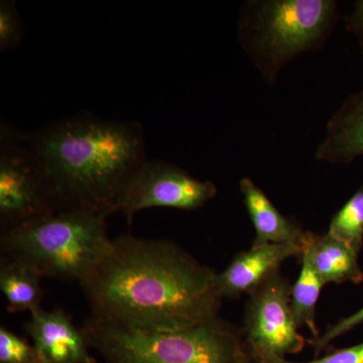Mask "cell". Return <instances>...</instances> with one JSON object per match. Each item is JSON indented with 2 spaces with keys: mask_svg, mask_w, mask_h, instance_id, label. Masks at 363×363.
Instances as JSON below:
<instances>
[{
  "mask_svg": "<svg viewBox=\"0 0 363 363\" xmlns=\"http://www.w3.org/2000/svg\"><path fill=\"white\" fill-rule=\"evenodd\" d=\"M262 363H363V342L352 347L335 350L326 357L312 362H292L286 358H271Z\"/></svg>",
  "mask_w": 363,
  "mask_h": 363,
  "instance_id": "ffe728a7",
  "label": "cell"
},
{
  "mask_svg": "<svg viewBox=\"0 0 363 363\" xmlns=\"http://www.w3.org/2000/svg\"><path fill=\"white\" fill-rule=\"evenodd\" d=\"M81 329L105 363H255L240 331L218 317L179 330H143L91 316Z\"/></svg>",
  "mask_w": 363,
  "mask_h": 363,
  "instance_id": "3957f363",
  "label": "cell"
},
{
  "mask_svg": "<svg viewBox=\"0 0 363 363\" xmlns=\"http://www.w3.org/2000/svg\"><path fill=\"white\" fill-rule=\"evenodd\" d=\"M328 233L359 255L363 247V186L334 215Z\"/></svg>",
  "mask_w": 363,
  "mask_h": 363,
  "instance_id": "2e32d148",
  "label": "cell"
},
{
  "mask_svg": "<svg viewBox=\"0 0 363 363\" xmlns=\"http://www.w3.org/2000/svg\"><path fill=\"white\" fill-rule=\"evenodd\" d=\"M303 245L298 243H271L252 247L238 253L223 272H216L214 291L219 298H240L255 292L285 260L301 257Z\"/></svg>",
  "mask_w": 363,
  "mask_h": 363,
  "instance_id": "30bf717a",
  "label": "cell"
},
{
  "mask_svg": "<svg viewBox=\"0 0 363 363\" xmlns=\"http://www.w3.org/2000/svg\"><path fill=\"white\" fill-rule=\"evenodd\" d=\"M26 133L0 125V233L56 213Z\"/></svg>",
  "mask_w": 363,
  "mask_h": 363,
  "instance_id": "8992f818",
  "label": "cell"
},
{
  "mask_svg": "<svg viewBox=\"0 0 363 363\" xmlns=\"http://www.w3.org/2000/svg\"><path fill=\"white\" fill-rule=\"evenodd\" d=\"M347 30L357 37L363 54V0L353 4L352 11L345 18Z\"/></svg>",
  "mask_w": 363,
  "mask_h": 363,
  "instance_id": "44dd1931",
  "label": "cell"
},
{
  "mask_svg": "<svg viewBox=\"0 0 363 363\" xmlns=\"http://www.w3.org/2000/svg\"><path fill=\"white\" fill-rule=\"evenodd\" d=\"M334 0H252L241 7L238 39L267 82L304 52L319 50L337 23Z\"/></svg>",
  "mask_w": 363,
  "mask_h": 363,
  "instance_id": "277c9868",
  "label": "cell"
},
{
  "mask_svg": "<svg viewBox=\"0 0 363 363\" xmlns=\"http://www.w3.org/2000/svg\"><path fill=\"white\" fill-rule=\"evenodd\" d=\"M302 267L295 285L292 286L291 306L298 328L305 326L311 331L313 337H319L316 326V306L320 294L325 286L323 281L313 267L307 252L303 250Z\"/></svg>",
  "mask_w": 363,
  "mask_h": 363,
  "instance_id": "9a60e30c",
  "label": "cell"
},
{
  "mask_svg": "<svg viewBox=\"0 0 363 363\" xmlns=\"http://www.w3.org/2000/svg\"><path fill=\"white\" fill-rule=\"evenodd\" d=\"M240 188L247 213L255 227V238L252 247L271 243L302 245L306 231L297 222L284 216L252 179H241Z\"/></svg>",
  "mask_w": 363,
  "mask_h": 363,
  "instance_id": "7c38bea8",
  "label": "cell"
},
{
  "mask_svg": "<svg viewBox=\"0 0 363 363\" xmlns=\"http://www.w3.org/2000/svg\"><path fill=\"white\" fill-rule=\"evenodd\" d=\"M363 156V90L344 101L327 123L326 136L316 159L330 164H350Z\"/></svg>",
  "mask_w": 363,
  "mask_h": 363,
  "instance_id": "8fae6325",
  "label": "cell"
},
{
  "mask_svg": "<svg viewBox=\"0 0 363 363\" xmlns=\"http://www.w3.org/2000/svg\"><path fill=\"white\" fill-rule=\"evenodd\" d=\"M26 135L57 212L104 218L121 212L131 179L147 160L143 125L135 121L83 113Z\"/></svg>",
  "mask_w": 363,
  "mask_h": 363,
  "instance_id": "7a4b0ae2",
  "label": "cell"
},
{
  "mask_svg": "<svg viewBox=\"0 0 363 363\" xmlns=\"http://www.w3.org/2000/svg\"><path fill=\"white\" fill-rule=\"evenodd\" d=\"M215 274L173 241L123 234L79 285L92 317L143 330H179L218 317Z\"/></svg>",
  "mask_w": 363,
  "mask_h": 363,
  "instance_id": "6da1fadb",
  "label": "cell"
},
{
  "mask_svg": "<svg viewBox=\"0 0 363 363\" xmlns=\"http://www.w3.org/2000/svg\"><path fill=\"white\" fill-rule=\"evenodd\" d=\"M0 363H42L35 346L6 327H0Z\"/></svg>",
  "mask_w": 363,
  "mask_h": 363,
  "instance_id": "e0dca14e",
  "label": "cell"
},
{
  "mask_svg": "<svg viewBox=\"0 0 363 363\" xmlns=\"http://www.w3.org/2000/svg\"><path fill=\"white\" fill-rule=\"evenodd\" d=\"M302 245L325 285L363 281V272L358 264L359 255L328 233L318 235L306 231Z\"/></svg>",
  "mask_w": 363,
  "mask_h": 363,
  "instance_id": "4fadbf2b",
  "label": "cell"
},
{
  "mask_svg": "<svg viewBox=\"0 0 363 363\" xmlns=\"http://www.w3.org/2000/svg\"><path fill=\"white\" fill-rule=\"evenodd\" d=\"M363 323V307L358 310L354 314L350 316L343 318L337 323L332 325L327 329L323 335L319 336L316 339H313L310 343L316 347L317 352H320L324 348L330 344L331 341L335 340L336 338L340 337L343 334L347 333L348 331L352 330L353 328L358 325Z\"/></svg>",
  "mask_w": 363,
  "mask_h": 363,
  "instance_id": "d6986e66",
  "label": "cell"
},
{
  "mask_svg": "<svg viewBox=\"0 0 363 363\" xmlns=\"http://www.w3.org/2000/svg\"><path fill=\"white\" fill-rule=\"evenodd\" d=\"M106 220L85 212H56L1 233L0 259L42 278L80 284L111 245Z\"/></svg>",
  "mask_w": 363,
  "mask_h": 363,
  "instance_id": "5b68a950",
  "label": "cell"
},
{
  "mask_svg": "<svg viewBox=\"0 0 363 363\" xmlns=\"http://www.w3.org/2000/svg\"><path fill=\"white\" fill-rule=\"evenodd\" d=\"M216 194L213 182L198 180L168 162L147 159L131 179L121 212L130 226L142 210L154 207L197 210Z\"/></svg>",
  "mask_w": 363,
  "mask_h": 363,
  "instance_id": "ba28073f",
  "label": "cell"
},
{
  "mask_svg": "<svg viewBox=\"0 0 363 363\" xmlns=\"http://www.w3.org/2000/svg\"><path fill=\"white\" fill-rule=\"evenodd\" d=\"M23 38V26L16 4L11 0L0 2V49H14Z\"/></svg>",
  "mask_w": 363,
  "mask_h": 363,
  "instance_id": "ac0fdd59",
  "label": "cell"
},
{
  "mask_svg": "<svg viewBox=\"0 0 363 363\" xmlns=\"http://www.w3.org/2000/svg\"><path fill=\"white\" fill-rule=\"evenodd\" d=\"M25 329L42 363H96L82 329L61 308L33 310Z\"/></svg>",
  "mask_w": 363,
  "mask_h": 363,
  "instance_id": "9c48e42d",
  "label": "cell"
},
{
  "mask_svg": "<svg viewBox=\"0 0 363 363\" xmlns=\"http://www.w3.org/2000/svg\"><path fill=\"white\" fill-rule=\"evenodd\" d=\"M292 286L277 271L250 294L245 310V340L255 363L285 358L304 350L306 339L291 306Z\"/></svg>",
  "mask_w": 363,
  "mask_h": 363,
  "instance_id": "52a82bcc",
  "label": "cell"
},
{
  "mask_svg": "<svg viewBox=\"0 0 363 363\" xmlns=\"http://www.w3.org/2000/svg\"><path fill=\"white\" fill-rule=\"evenodd\" d=\"M42 277L30 267L6 259H0V291L6 298L9 313L33 312L40 308Z\"/></svg>",
  "mask_w": 363,
  "mask_h": 363,
  "instance_id": "5bb4252c",
  "label": "cell"
}]
</instances>
